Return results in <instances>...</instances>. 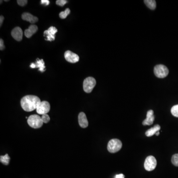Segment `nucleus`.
Instances as JSON below:
<instances>
[{
    "label": "nucleus",
    "mask_w": 178,
    "mask_h": 178,
    "mask_svg": "<svg viewBox=\"0 0 178 178\" xmlns=\"http://www.w3.org/2000/svg\"><path fill=\"white\" fill-rule=\"evenodd\" d=\"M40 102L41 100L38 97L27 95L21 99V106L24 110L30 112L36 109Z\"/></svg>",
    "instance_id": "1"
},
{
    "label": "nucleus",
    "mask_w": 178,
    "mask_h": 178,
    "mask_svg": "<svg viewBox=\"0 0 178 178\" xmlns=\"http://www.w3.org/2000/svg\"><path fill=\"white\" fill-rule=\"evenodd\" d=\"M27 123L30 126L34 129L41 128L43 124L41 117L36 114L31 115L28 117Z\"/></svg>",
    "instance_id": "2"
},
{
    "label": "nucleus",
    "mask_w": 178,
    "mask_h": 178,
    "mask_svg": "<svg viewBox=\"0 0 178 178\" xmlns=\"http://www.w3.org/2000/svg\"><path fill=\"white\" fill-rule=\"evenodd\" d=\"M122 143L119 139H114L109 141L107 144V150L110 153H116L120 150Z\"/></svg>",
    "instance_id": "3"
},
{
    "label": "nucleus",
    "mask_w": 178,
    "mask_h": 178,
    "mask_svg": "<svg viewBox=\"0 0 178 178\" xmlns=\"http://www.w3.org/2000/svg\"><path fill=\"white\" fill-rule=\"evenodd\" d=\"M169 69L163 65H156L154 68L155 75L159 78H164L169 74Z\"/></svg>",
    "instance_id": "4"
},
{
    "label": "nucleus",
    "mask_w": 178,
    "mask_h": 178,
    "mask_svg": "<svg viewBox=\"0 0 178 178\" xmlns=\"http://www.w3.org/2000/svg\"><path fill=\"white\" fill-rule=\"evenodd\" d=\"M96 85V81L95 78L92 77H87L84 81V91L86 93H90L93 91Z\"/></svg>",
    "instance_id": "5"
},
{
    "label": "nucleus",
    "mask_w": 178,
    "mask_h": 178,
    "mask_svg": "<svg viewBox=\"0 0 178 178\" xmlns=\"http://www.w3.org/2000/svg\"><path fill=\"white\" fill-rule=\"evenodd\" d=\"M157 165V161L153 156H149L145 159L144 163V167L145 170L151 171L155 168Z\"/></svg>",
    "instance_id": "6"
},
{
    "label": "nucleus",
    "mask_w": 178,
    "mask_h": 178,
    "mask_svg": "<svg viewBox=\"0 0 178 178\" xmlns=\"http://www.w3.org/2000/svg\"><path fill=\"white\" fill-rule=\"evenodd\" d=\"M50 104L47 101L41 102L36 108L37 113L41 115L48 113L50 110Z\"/></svg>",
    "instance_id": "7"
},
{
    "label": "nucleus",
    "mask_w": 178,
    "mask_h": 178,
    "mask_svg": "<svg viewBox=\"0 0 178 178\" xmlns=\"http://www.w3.org/2000/svg\"><path fill=\"white\" fill-rule=\"evenodd\" d=\"M58 32V29L54 26H51L48 29L45 30L44 32L45 36H46L47 41H53L55 39V34Z\"/></svg>",
    "instance_id": "8"
},
{
    "label": "nucleus",
    "mask_w": 178,
    "mask_h": 178,
    "mask_svg": "<svg viewBox=\"0 0 178 178\" xmlns=\"http://www.w3.org/2000/svg\"><path fill=\"white\" fill-rule=\"evenodd\" d=\"M65 58L67 61L71 63H76L79 60L78 55L70 50H67L65 52Z\"/></svg>",
    "instance_id": "9"
},
{
    "label": "nucleus",
    "mask_w": 178,
    "mask_h": 178,
    "mask_svg": "<svg viewBox=\"0 0 178 178\" xmlns=\"http://www.w3.org/2000/svg\"><path fill=\"white\" fill-rule=\"evenodd\" d=\"M12 36L13 37L18 41H20L22 40L23 36V32L21 28L19 27H17L14 28L12 30Z\"/></svg>",
    "instance_id": "10"
},
{
    "label": "nucleus",
    "mask_w": 178,
    "mask_h": 178,
    "mask_svg": "<svg viewBox=\"0 0 178 178\" xmlns=\"http://www.w3.org/2000/svg\"><path fill=\"white\" fill-rule=\"evenodd\" d=\"M154 120V111L152 110H149L148 111L147 118L143 122V125H151Z\"/></svg>",
    "instance_id": "11"
},
{
    "label": "nucleus",
    "mask_w": 178,
    "mask_h": 178,
    "mask_svg": "<svg viewBox=\"0 0 178 178\" xmlns=\"http://www.w3.org/2000/svg\"><path fill=\"white\" fill-rule=\"evenodd\" d=\"M31 68H39V71L42 72H43L45 71L46 67L45 66V62L43 59L39 60L37 59V61L35 63H32L30 65Z\"/></svg>",
    "instance_id": "12"
},
{
    "label": "nucleus",
    "mask_w": 178,
    "mask_h": 178,
    "mask_svg": "<svg viewBox=\"0 0 178 178\" xmlns=\"http://www.w3.org/2000/svg\"><path fill=\"white\" fill-rule=\"evenodd\" d=\"M78 122L79 125L82 128H87L88 126V121L85 113H80L78 115Z\"/></svg>",
    "instance_id": "13"
},
{
    "label": "nucleus",
    "mask_w": 178,
    "mask_h": 178,
    "mask_svg": "<svg viewBox=\"0 0 178 178\" xmlns=\"http://www.w3.org/2000/svg\"><path fill=\"white\" fill-rule=\"evenodd\" d=\"M21 17L23 20L28 21L31 24H34L38 21V18L37 17H34V15H32L31 14L28 13H23Z\"/></svg>",
    "instance_id": "14"
},
{
    "label": "nucleus",
    "mask_w": 178,
    "mask_h": 178,
    "mask_svg": "<svg viewBox=\"0 0 178 178\" xmlns=\"http://www.w3.org/2000/svg\"><path fill=\"white\" fill-rule=\"evenodd\" d=\"M38 29L37 26L36 25H31L28 29L25 30V36L28 38H29L37 31Z\"/></svg>",
    "instance_id": "15"
},
{
    "label": "nucleus",
    "mask_w": 178,
    "mask_h": 178,
    "mask_svg": "<svg viewBox=\"0 0 178 178\" xmlns=\"http://www.w3.org/2000/svg\"><path fill=\"white\" fill-rule=\"evenodd\" d=\"M161 129V127L159 125H155L154 127L149 129L147 132H145V135L147 137H151L153 135L155 134L156 133L158 132Z\"/></svg>",
    "instance_id": "16"
},
{
    "label": "nucleus",
    "mask_w": 178,
    "mask_h": 178,
    "mask_svg": "<svg viewBox=\"0 0 178 178\" xmlns=\"http://www.w3.org/2000/svg\"><path fill=\"white\" fill-rule=\"evenodd\" d=\"M144 4L149 8L154 10L156 8V4L155 0H145L144 1Z\"/></svg>",
    "instance_id": "17"
},
{
    "label": "nucleus",
    "mask_w": 178,
    "mask_h": 178,
    "mask_svg": "<svg viewBox=\"0 0 178 178\" xmlns=\"http://www.w3.org/2000/svg\"><path fill=\"white\" fill-rule=\"evenodd\" d=\"M9 161H10V157L8 154H6L4 156H1L0 157V161L4 165H8L9 163Z\"/></svg>",
    "instance_id": "18"
},
{
    "label": "nucleus",
    "mask_w": 178,
    "mask_h": 178,
    "mask_svg": "<svg viewBox=\"0 0 178 178\" xmlns=\"http://www.w3.org/2000/svg\"><path fill=\"white\" fill-rule=\"evenodd\" d=\"M71 13V10L68 8H67L64 12H61L60 13V18L65 19L67 17V15Z\"/></svg>",
    "instance_id": "19"
},
{
    "label": "nucleus",
    "mask_w": 178,
    "mask_h": 178,
    "mask_svg": "<svg viewBox=\"0 0 178 178\" xmlns=\"http://www.w3.org/2000/svg\"><path fill=\"white\" fill-rule=\"evenodd\" d=\"M171 113L175 117H178V104L173 106L171 110Z\"/></svg>",
    "instance_id": "20"
},
{
    "label": "nucleus",
    "mask_w": 178,
    "mask_h": 178,
    "mask_svg": "<svg viewBox=\"0 0 178 178\" xmlns=\"http://www.w3.org/2000/svg\"><path fill=\"white\" fill-rule=\"evenodd\" d=\"M172 163L175 166L178 167V154L173 155L171 159Z\"/></svg>",
    "instance_id": "21"
},
{
    "label": "nucleus",
    "mask_w": 178,
    "mask_h": 178,
    "mask_svg": "<svg viewBox=\"0 0 178 178\" xmlns=\"http://www.w3.org/2000/svg\"><path fill=\"white\" fill-rule=\"evenodd\" d=\"M41 118H42L43 123H48L50 120V117L47 114L42 115V116L41 117Z\"/></svg>",
    "instance_id": "22"
},
{
    "label": "nucleus",
    "mask_w": 178,
    "mask_h": 178,
    "mask_svg": "<svg viewBox=\"0 0 178 178\" xmlns=\"http://www.w3.org/2000/svg\"><path fill=\"white\" fill-rule=\"evenodd\" d=\"M67 3V1L66 0H58L56 1V4L58 5V6L63 7L64 5L66 4Z\"/></svg>",
    "instance_id": "23"
},
{
    "label": "nucleus",
    "mask_w": 178,
    "mask_h": 178,
    "mask_svg": "<svg viewBox=\"0 0 178 178\" xmlns=\"http://www.w3.org/2000/svg\"><path fill=\"white\" fill-rule=\"evenodd\" d=\"M17 2H18V4L19 6L24 7V6H25L27 4L28 1H27V0H18V1H17Z\"/></svg>",
    "instance_id": "24"
},
{
    "label": "nucleus",
    "mask_w": 178,
    "mask_h": 178,
    "mask_svg": "<svg viewBox=\"0 0 178 178\" xmlns=\"http://www.w3.org/2000/svg\"><path fill=\"white\" fill-rule=\"evenodd\" d=\"M5 49V45H4V41L2 39H0V50H4Z\"/></svg>",
    "instance_id": "25"
},
{
    "label": "nucleus",
    "mask_w": 178,
    "mask_h": 178,
    "mask_svg": "<svg viewBox=\"0 0 178 178\" xmlns=\"http://www.w3.org/2000/svg\"><path fill=\"white\" fill-rule=\"evenodd\" d=\"M41 4L45 5V6H48V5H49L50 1L49 0H42Z\"/></svg>",
    "instance_id": "26"
},
{
    "label": "nucleus",
    "mask_w": 178,
    "mask_h": 178,
    "mask_svg": "<svg viewBox=\"0 0 178 178\" xmlns=\"http://www.w3.org/2000/svg\"><path fill=\"white\" fill-rule=\"evenodd\" d=\"M125 176L124 175L122 174H120L117 175L116 176H115V178H124Z\"/></svg>",
    "instance_id": "27"
},
{
    "label": "nucleus",
    "mask_w": 178,
    "mask_h": 178,
    "mask_svg": "<svg viewBox=\"0 0 178 178\" xmlns=\"http://www.w3.org/2000/svg\"><path fill=\"white\" fill-rule=\"evenodd\" d=\"M4 17L2 16V15H1V17H0V26H2L3 22V21H4Z\"/></svg>",
    "instance_id": "28"
},
{
    "label": "nucleus",
    "mask_w": 178,
    "mask_h": 178,
    "mask_svg": "<svg viewBox=\"0 0 178 178\" xmlns=\"http://www.w3.org/2000/svg\"><path fill=\"white\" fill-rule=\"evenodd\" d=\"M155 135L157 136H159V135H160V132H158L156 133L155 134Z\"/></svg>",
    "instance_id": "29"
}]
</instances>
